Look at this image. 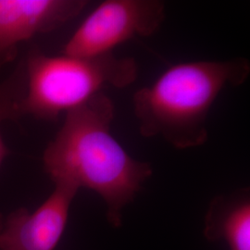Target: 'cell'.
Returning <instances> with one entry per match:
<instances>
[{"label":"cell","instance_id":"4","mask_svg":"<svg viewBox=\"0 0 250 250\" xmlns=\"http://www.w3.org/2000/svg\"><path fill=\"white\" fill-rule=\"evenodd\" d=\"M165 19L159 0H106L73 33L63 54L91 58L112 53L117 45L135 36H150Z\"/></svg>","mask_w":250,"mask_h":250},{"label":"cell","instance_id":"3","mask_svg":"<svg viewBox=\"0 0 250 250\" xmlns=\"http://www.w3.org/2000/svg\"><path fill=\"white\" fill-rule=\"evenodd\" d=\"M23 63V116L48 121L80 107L107 87L129 86L138 73L134 59L118 58L113 53L82 58L46 55L35 48Z\"/></svg>","mask_w":250,"mask_h":250},{"label":"cell","instance_id":"7","mask_svg":"<svg viewBox=\"0 0 250 250\" xmlns=\"http://www.w3.org/2000/svg\"><path fill=\"white\" fill-rule=\"evenodd\" d=\"M203 233L209 242H226L230 250H250V189L215 197L205 216Z\"/></svg>","mask_w":250,"mask_h":250},{"label":"cell","instance_id":"8","mask_svg":"<svg viewBox=\"0 0 250 250\" xmlns=\"http://www.w3.org/2000/svg\"><path fill=\"white\" fill-rule=\"evenodd\" d=\"M26 88L24 63H20L8 78L0 83V167L9 155V148L1 135L2 123L10 120L16 121L23 116L22 101ZM3 219L0 214V229Z\"/></svg>","mask_w":250,"mask_h":250},{"label":"cell","instance_id":"6","mask_svg":"<svg viewBox=\"0 0 250 250\" xmlns=\"http://www.w3.org/2000/svg\"><path fill=\"white\" fill-rule=\"evenodd\" d=\"M78 190L56 185L51 195L33 211L20 208L3 221L0 250H55L68 223Z\"/></svg>","mask_w":250,"mask_h":250},{"label":"cell","instance_id":"5","mask_svg":"<svg viewBox=\"0 0 250 250\" xmlns=\"http://www.w3.org/2000/svg\"><path fill=\"white\" fill-rule=\"evenodd\" d=\"M83 0H0V72L23 42L77 17Z\"/></svg>","mask_w":250,"mask_h":250},{"label":"cell","instance_id":"1","mask_svg":"<svg viewBox=\"0 0 250 250\" xmlns=\"http://www.w3.org/2000/svg\"><path fill=\"white\" fill-rule=\"evenodd\" d=\"M114 106L100 93L67 112L60 131L44 152L43 163L54 186L86 188L104 200L113 228L123 211L153 173L151 164L131 157L110 133Z\"/></svg>","mask_w":250,"mask_h":250},{"label":"cell","instance_id":"2","mask_svg":"<svg viewBox=\"0 0 250 250\" xmlns=\"http://www.w3.org/2000/svg\"><path fill=\"white\" fill-rule=\"evenodd\" d=\"M246 59L175 64L151 85L134 94V115L145 137H162L177 149L200 146L208 138V118L222 91L244 83Z\"/></svg>","mask_w":250,"mask_h":250}]
</instances>
